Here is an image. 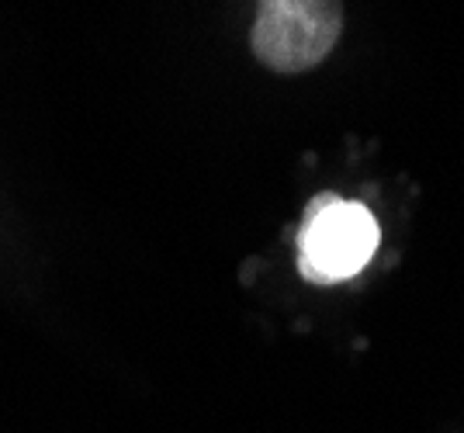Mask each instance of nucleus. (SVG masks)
<instances>
[{
    "label": "nucleus",
    "mask_w": 464,
    "mask_h": 433,
    "mask_svg": "<svg viewBox=\"0 0 464 433\" xmlns=\"http://www.w3.org/2000/svg\"><path fill=\"white\" fill-rule=\"evenodd\" d=\"M250 45L274 73H305L326 60L343 35L340 0H256Z\"/></svg>",
    "instance_id": "1"
},
{
    "label": "nucleus",
    "mask_w": 464,
    "mask_h": 433,
    "mask_svg": "<svg viewBox=\"0 0 464 433\" xmlns=\"http://www.w3.org/2000/svg\"><path fill=\"white\" fill-rule=\"evenodd\" d=\"M378 250V222L364 205L319 195L298 233V271L315 284H336L364 271Z\"/></svg>",
    "instance_id": "2"
}]
</instances>
